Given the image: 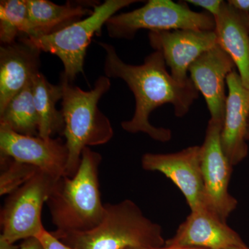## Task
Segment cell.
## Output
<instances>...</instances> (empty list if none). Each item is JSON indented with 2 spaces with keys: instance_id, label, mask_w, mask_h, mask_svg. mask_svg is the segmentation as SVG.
Returning a JSON list of instances; mask_svg holds the SVG:
<instances>
[{
  "instance_id": "obj_1",
  "label": "cell",
  "mask_w": 249,
  "mask_h": 249,
  "mask_svg": "<svg viewBox=\"0 0 249 249\" xmlns=\"http://www.w3.org/2000/svg\"><path fill=\"white\" fill-rule=\"evenodd\" d=\"M98 45L106 52V76L124 80L135 98L133 117L122 122V128L129 133L146 134L157 142H170L171 130L152 125L150 115L163 105L171 104L175 116H186L199 97L193 81L181 84L174 79L167 70L163 55L157 51L147 55L142 65H133L123 61L112 45L103 42Z\"/></svg>"
},
{
  "instance_id": "obj_2",
  "label": "cell",
  "mask_w": 249,
  "mask_h": 249,
  "mask_svg": "<svg viewBox=\"0 0 249 249\" xmlns=\"http://www.w3.org/2000/svg\"><path fill=\"white\" fill-rule=\"evenodd\" d=\"M102 160L101 154L85 147L76 174L72 178L62 177L55 182L46 202L55 232L88 231L102 221L105 204L98 180Z\"/></svg>"
},
{
  "instance_id": "obj_3",
  "label": "cell",
  "mask_w": 249,
  "mask_h": 249,
  "mask_svg": "<svg viewBox=\"0 0 249 249\" xmlns=\"http://www.w3.org/2000/svg\"><path fill=\"white\" fill-rule=\"evenodd\" d=\"M62 109L65 122L63 134L69 151L66 176L72 178L79 168L85 147L107 143L114 136L109 119L100 110L98 102L110 89L106 76L98 77L93 89L85 91L72 84L63 75Z\"/></svg>"
},
{
  "instance_id": "obj_4",
  "label": "cell",
  "mask_w": 249,
  "mask_h": 249,
  "mask_svg": "<svg viewBox=\"0 0 249 249\" xmlns=\"http://www.w3.org/2000/svg\"><path fill=\"white\" fill-rule=\"evenodd\" d=\"M101 223L85 232H52L76 249L158 248L164 244L160 224L145 217L130 199L104 204Z\"/></svg>"
},
{
  "instance_id": "obj_5",
  "label": "cell",
  "mask_w": 249,
  "mask_h": 249,
  "mask_svg": "<svg viewBox=\"0 0 249 249\" xmlns=\"http://www.w3.org/2000/svg\"><path fill=\"white\" fill-rule=\"evenodd\" d=\"M137 0H106L96 5L91 16L69 26L62 30L39 37H21L19 40L40 52L53 54L61 60L62 75L69 81L83 72L87 49L94 35H99L103 26L118 11Z\"/></svg>"
},
{
  "instance_id": "obj_6",
  "label": "cell",
  "mask_w": 249,
  "mask_h": 249,
  "mask_svg": "<svg viewBox=\"0 0 249 249\" xmlns=\"http://www.w3.org/2000/svg\"><path fill=\"white\" fill-rule=\"evenodd\" d=\"M111 38L131 40L141 29L152 31H214L215 21L207 12H196L185 2L150 0L142 7L116 14L106 24Z\"/></svg>"
},
{
  "instance_id": "obj_7",
  "label": "cell",
  "mask_w": 249,
  "mask_h": 249,
  "mask_svg": "<svg viewBox=\"0 0 249 249\" xmlns=\"http://www.w3.org/2000/svg\"><path fill=\"white\" fill-rule=\"evenodd\" d=\"M58 180L42 171L10 194L1 210L0 238L11 244L37 237L44 229L42 211Z\"/></svg>"
},
{
  "instance_id": "obj_8",
  "label": "cell",
  "mask_w": 249,
  "mask_h": 249,
  "mask_svg": "<svg viewBox=\"0 0 249 249\" xmlns=\"http://www.w3.org/2000/svg\"><path fill=\"white\" fill-rule=\"evenodd\" d=\"M224 123L210 119L201 145V168L204 186L205 207L223 222L237 208V199L229 193L232 166L224 154L221 142Z\"/></svg>"
},
{
  "instance_id": "obj_9",
  "label": "cell",
  "mask_w": 249,
  "mask_h": 249,
  "mask_svg": "<svg viewBox=\"0 0 249 249\" xmlns=\"http://www.w3.org/2000/svg\"><path fill=\"white\" fill-rule=\"evenodd\" d=\"M0 155L34 165L55 180L66 176L69 151L60 138L22 135L0 124Z\"/></svg>"
},
{
  "instance_id": "obj_10",
  "label": "cell",
  "mask_w": 249,
  "mask_h": 249,
  "mask_svg": "<svg viewBox=\"0 0 249 249\" xmlns=\"http://www.w3.org/2000/svg\"><path fill=\"white\" fill-rule=\"evenodd\" d=\"M201 151V146L195 145L175 153H146L142 155V166L143 170L160 172L170 178L193 211L204 206Z\"/></svg>"
},
{
  "instance_id": "obj_11",
  "label": "cell",
  "mask_w": 249,
  "mask_h": 249,
  "mask_svg": "<svg viewBox=\"0 0 249 249\" xmlns=\"http://www.w3.org/2000/svg\"><path fill=\"white\" fill-rule=\"evenodd\" d=\"M148 38L152 48L163 55L171 76L181 84L191 80L188 70L192 64L218 45L214 31H152Z\"/></svg>"
},
{
  "instance_id": "obj_12",
  "label": "cell",
  "mask_w": 249,
  "mask_h": 249,
  "mask_svg": "<svg viewBox=\"0 0 249 249\" xmlns=\"http://www.w3.org/2000/svg\"><path fill=\"white\" fill-rule=\"evenodd\" d=\"M167 246L201 249H235L247 247L240 235L217 214L202 206L191 211Z\"/></svg>"
},
{
  "instance_id": "obj_13",
  "label": "cell",
  "mask_w": 249,
  "mask_h": 249,
  "mask_svg": "<svg viewBox=\"0 0 249 249\" xmlns=\"http://www.w3.org/2000/svg\"><path fill=\"white\" fill-rule=\"evenodd\" d=\"M235 67L230 55L217 45L196 59L188 70L193 84L204 96L212 120L224 123L225 85Z\"/></svg>"
},
{
  "instance_id": "obj_14",
  "label": "cell",
  "mask_w": 249,
  "mask_h": 249,
  "mask_svg": "<svg viewBox=\"0 0 249 249\" xmlns=\"http://www.w3.org/2000/svg\"><path fill=\"white\" fill-rule=\"evenodd\" d=\"M226 101L221 142L224 154L232 166L238 165L249 153L247 140L249 118V89L234 70L227 77Z\"/></svg>"
},
{
  "instance_id": "obj_15",
  "label": "cell",
  "mask_w": 249,
  "mask_h": 249,
  "mask_svg": "<svg viewBox=\"0 0 249 249\" xmlns=\"http://www.w3.org/2000/svg\"><path fill=\"white\" fill-rule=\"evenodd\" d=\"M19 41L0 48V111L40 72V51Z\"/></svg>"
},
{
  "instance_id": "obj_16",
  "label": "cell",
  "mask_w": 249,
  "mask_h": 249,
  "mask_svg": "<svg viewBox=\"0 0 249 249\" xmlns=\"http://www.w3.org/2000/svg\"><path fill=\"white\" fill-rule=\"evenodd\" d=\"M29 19L23 37L51 35L91 16L98 1H68L58 5L49 0H27ZM84 19V18H83Z\"/></svg>"
},
{
  "instance_id": "obj_17",
  "label": "cell",
  "mask_w": 249,
  "mask_h": 249,
  "mask_svg": "<svg viewBox=\"0 0 249 249\" xmlns=\"http://www.w3.org/2000/svg\"><path fill=\"white\" fill-rule=\"evenodd\" d=\"M214 19L218 45L230 55L242 83L249 89V14L224 1Z\"/></svg>"
},
{
  "instance_id": "obj_18",
  "label": "cell",
  "mask_w": 249,
  "mask_h": 249,
  "mask_svg": "<svg viewBox=\"0 0 249 249\" xmlns=\"http://www.w3.org/2000/svg\"><path fill=\"white\" fill-rule=\"evenodd\" d=\"M31 85L40 120L39 137L49 139L55 134L62 135L65 122L61 110L56 108V103L62 98V85L52 84L39 72L31 80Z\"/></svg>"
},
{
  "instance_id": "obj_19",
  "label": "cell",
  "mask_w": 249,
  "mask_h": 249,
  "mask_svg": "<svg viewBox=\"0 0 249 249\" xmlns=\"http://www.w3.org/2000/svg\"><path fill=\"white\" fill-rule=\"evenodd\" d=\"M0 124L18 134L39 137L40 120L34 103L31 82L0 111Z\"/></svg>"
},
{
  "instance_id": "obj_20",
  "label": "cell",
  "mask_w": 249,
  "mask_h": 249,
  "mask_svg": "<svg viewBox=\"0 0 249 249\" xmlns=\"http://www.w3.org/2000/svg\"><path fill=\"white\" fill-rule=\"evenodd\" d=\"M29 11L27 0L0 1V41L10 45L27 34Z\"/></svg>"
},
{
  "instance_id": "obj_21",
  "label": "cell",
  "mask_w": 249,
  "mask_h": 249,
  "mask_svg": "<svg viewBox=\"0 0 249 249\" xmlns=\"http://www.w3.org/2000/svg\"><path fill=\"white\" fill-rule=\"evenodd\" d=\"M0 196L11 194L40 171L34 165L18 161L9 157H0Z\"/></svg>"
},
{
  "instance_id": "obj_22",
  "label": "cell",
  "mask_w": 249,
  "mask_h": 249,
  "mask_svg": "<svg viewBox=\"0 0 249 249\" xmlns=\"http://www.w3.org/2000/svg\"><path fill=\"white\" fill-rule=\"evenodd\" d=\"M37 238L40 240L45 249H76L63 243L52 232L47 231L45 228L37 236Z\"/></svg>"
},
{
  "instance_id": "obj_23",
  "label": "cell",
  "mask_w": 249,
  "mask_h": 249,
  "mask_svg": "<svg viewBox=\"0 0 249 249\" xmlns=\"http://www.w3.org/2000/svg\"><path fill=\"white\" fill-rule=\"evenodd\" d=\"M188 4L195 5L202 8L209 14L215 18L220 13L224 1L222 0H187L185 1Z\"/></svg>"
},
{
  "instance_id": "obj_24",
  "label": "cell",
  "mask_w": 249,
  "mask_h": 249,
  "mask_svg": "<svg viewBox=\"0 0 249 249\" xmlns=\"http://www.w3.org/2000/svg\"><path fill=\"white\" fill-rule=\"evenodd\" d=\"M19 249H45L37 237L26 239L21 244Z\"/></svg>"
},
{
  "instance_id": "obj_25",
  "label": "cell",
  "mask_w": 249,
  "mask_h": 249,
  "mask_svg": "<svg viewBox=\"0 0 249 249\" xmlns=\"http://www.w3.org/2000/svg\"><path fill=\"white\" fill-rule=\"evenodd\" d=\"M228 3L234 9L249 14V0H230Z\"/></svg>"
},
{
  "instance_id": "obj_26",
  "label": "cell",
  "mask_w": 249,
  "mask_h": 249,
  "mask_svg": "<svg viewBox=\"0 0 249 249\" xmlns=\"http://www.w3.org/2000/svg\"><path fill=\"white\" fill-rule=\"evenodd\" d=\"M0 249H19L14 244H11L3 239L0 238Z\"/></svg>"
},
{
  "instance_id": "obj_27",
  "label": "cell",
  "mask_w": 249,
  "mask_h": 249,
  "mask_svg": "<svg viewBox=\"0 0 249 249\" xmlns=\"http://www.w3.org/2000/svg\"><path fill=\"white\" fill-rule=\"evenodd\" d=\"M126 249H201L196 248H185V247H178V246H165L164 247H158V248H129Z\"/></svg>"
},
{
  "instance_id": "obj_28",
  "label": "cell",
  "mask_w": 249,
  "mask_h": 249,
  "mask_svg": "<svg viewBox=\"0 0 249 249\" xmlns=\"http://www.w3.org/2000/svg\"><path fill=\"white\" fill-rule=\"evenodd\" d=\"M247 142H249V121H248V125H247Z\"/></svg>"
},
{
  "instance_id": "obj_29",
  "label": "cell",
  "mask_w": 249,
  "mask_h": 249,
  "mask_svg": "<svg viewBox=\"0 0 249 249\" xmlns=\"http://www.w3.org/2000/svg\"><path fill=\"white\" fill-rule=\"evenodd\" d=\"M235 249H249V247H243V248Z\"/></svg>"
}]
</instances>
